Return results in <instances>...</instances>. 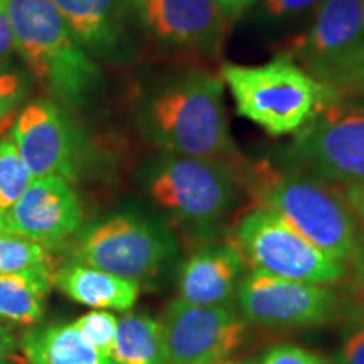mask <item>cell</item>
<instances>
[{
    "mask_svg": "<svg viewBox=\"0 0 364 364\" xmlns=\"http://www.w3.org/2000/svg\"><path fill=\"white\" fill-rule=\"evenodd\" d=\"M142 120L166 154L225 164L238 176L245 161L231 135L220 75L198 68L177 73L147 98Z\"/></svg>",
    "mask_w": 364,
    "mask_h": 364,
    "instance_id": "cell-1",
    "label": "cell"
},
{
    "mask_svg": "<svg viewBox=\"0 0 364 364\" xmlns=\"http://www.w3.org/2000/svg\"><path fill=\"white\" fill-rule=\"evenodd\" d=\"M258 204L270 208L318 250L353 265L361 245L356 223L334 184L268 162H243L238 172Z\"/></svg>",
    "mask_w": 364,
    "mask_h": 364,
    "instance_id": "cell-2",
    "label": "cell"
},
{
    "mask_svg": "<svg viewBox=\"0 0 364 364\" xmlns=\"http://www.w3.org/2000/svg\"><path fill=\"white\" fill-rule=\"evenodd\" d=\"M220 76L236 112L273 136L294 135L338 95L295 59L280 54L257 66L223 63Z\"/></svg>",
    "mask_w": 364,
    "mask_h": 364,
    "instance_id": "cell-3",
    "label": "cell"
},
{
    "mask_svg": "<svg viewBox=\"0 0 364 364\" xmlns=\"http://www.w3.org/2000/svg\"><path fill=\"white\" fill-rule=\"evenodd\" d=\"M14 46L34 76L63 102L80 103L100 71L51 0H7Z\"/></svg>",
    "mask_w": 364,
    "mask_h": 364,
    "instance_id": "cell-4",
    "label": "cell"
},
{
    "mask_svg": "<svg viewBox=\"0 0 364 364\" xmlns=\"http://www.w3.org/2000/svg\"><path fill=\"white\" fill-rule=\"evenodd\" d=\"M236 172L225 164L164 152L147 172L154 204L181 225L208 230L231 213L240 198Z\"/></svg>",
    "mask_w": 364,
    "mask_h": 364,
    "instance_id": "cell-5",
    "label": "cell"
},
{
    "mask_svg": "<svg viewBox=\"0 0 364 364\" xmlns=\"http://www.w3.org/2000/svg\"><path fill=\"white\" fill-rule=\"evenodd\" d=\"M280 166L334 186L364 182V103L321 108L282 149Z\"/></svg>",
    "mask_w": 364,
    "mask_h": 364,
    "instance_id": "cell-6",
    "label": "cell"
},
{
    "mask_svg": "<svg viewBox=\"0 0 364 364\" xmlns=\"http://www.w3.org/2000/svg\"><path fill=\"white\" fill-rule=\"evenodd\" d=\"M235 243L250 270L307 282L334 285L348 273V265L318 250L270 208L258 204L240 218Z\"/></svg>",
    "mask_w": 364,
    "mask_h": 364,
    "instance_id": "cell-7",
    "label": "cell"
},
{
    "mask_svg": "<svg viewBox=\"0 0 364 364\" xmlns=\"http://www.w3.org/2000/svg\"><path fill=\"white\" fill-rule=\"evenodd\" d=\"M73 255L75 262L140 284L169 267L179 255V245L161 223L118 215L86 228Z\"/></svg>",
    "mask_w": 364,
    "mask_h": 364,
    "instance_id": "cell-8",
    "label": "cell"
},
{
    "mask_svg": "<svg viewBox=\"0 0 364 364\" xmlns=\"http://www.w3.org/2000/svg\"><path fill=\"white\" fill-rule=\"evenodd\" d=\"M235 309L253 326L307 329L334 321L341 311V300L331 285L307 284L248 270L238 285Z\"/></svg>",
    "mask_w": 364,
    "mask_h": 364,
    "instance_id": "cell-9",
    "label": "cell"
},
{
    "mask_svg": "<svg viewBox=\"0 0 364 364\" xmlns=\"http://www.w3.org/2000/svg\"><path fill=\"white\" fill-rule=\"evenodd\" d=\"M166 364H211L243 346L250 324L235 307H203L176 299L161 321Z\"/></svg>",
    "mask_w": 364,
    "mask_h": 364,
    "instance_id": "cell-10",
    "label": "cell"
},
{
    "mask_svg": "<svg viewBox=\"0 0 364 364\" xmlns=\"http://www.w3.org/2000/svg\"><path fill=\"white\" fill-rule=\"evenodd\" d=\"M142 29L179 54H216L231 22L216 0H130Z\"/></svg>",
    "mask_w": 364,
    "mask_h": 364,
    "instance_id": "cell-11",
    "label": "cell"
},
{
    "mask_svg": "<svg viewBox=\"0 0 364 364\" xmlns=\"http://www.w3.org/2000/svg\"><path fill=\"white\" fill-rule=\"evenodd\" d=\"M81 221L83 211L70 181L38 177L19 201L0 216V233L22 236L51 248L78 233Z\"/></svg>",
    "mask_w": 364,
    "mask_h": 364,
    "instance_id": "cell-12",
    "label": "cell"
},
{
    "mask_svg": "<svg viewBox=\"0 0 364 364\" xmlns=\"http://www.w3.org/2000/svg\"><path fill=\"white\" fill-rule=\"evenodd\" d=\"M11 135L34 179L75 177V142L65 115L49 102H34L16 117Z\"/></svg>",
    "mask_w": 364,
    "mask_h": 364,
    "instance_id": "cell-13",
    "label": "cell"
},
{
    "mask_svg": "<svg viewBox=\"0 0 364 364\" xmlns=\"http://www.w3.org/2000/svg\"><path fill=\"white\" fill-rule=\"evenodd\" d=\"M247 262L231 241H209L181 263L177 299L203 307H233Z\"/></svg>",
    "mask_w": 364,
    "mask_h": 364,
    "instance_id": "cell-14",
    "label": "cell"
},
{
    "mask_svg": "<svg viewBox=\"0 0 364 364\" xmlns=\"http://www.w3.org/2000/svg\"><path fill=\"white\" fill-rule=\"evenodd\" d=\"M364 41V0H324L302 36L292 39L285 56L312 71Z\"/></svg>",
    "mask_w": 364,
    "mask_h": 364,
    "instance_id": "cell-15",
    "label": "cell"
},
{
    "mask_svg": "<svg viewBox=\"0 0 364 364\" xmlns=\"http://www.w3.org/2000/svg\"><path fill=\"white\" fill-rule=\"evenodd\" d=\"M76 41L95 54H112L127 36L130 0H51Z\"/></svg>",
    "mask_w": 364,
    "mask_h": 364,
    "instance_id": "cell-16",
    "label": "cell"
},
{
    "mask_svg": "<svg viewBox=\"0 0 364 364\" xmlns=\"http://www.w3.org/2000/svg\"><path fill=\"white\" fill-rule=\"evenodd\" d=\"M54 285L71 300L97 311H130L140 292L136 282L80 262L59 268L54 273Z\"/></svg>",
    "mask_w": 364,
    "mask_h": 364,
    "instance_id": "cell-17",
    "label": "cell"
},
{
    "mask_svg": "<svg viewBox=\"0 0 364 364\" xmlns=\"http://www.w3.org/2000/svg\"><path fill=\"white\" fill-rule=\"evenodd\" d=\"M27 364H113L83 338L75 324L29 331L21 343Z\"/></svg>",
    "mask_w": 364,
    "mask_h": 364,
    "instance_id": "cell-18",
    "label": "cell"
},
{
    "mask_svg": "<svg viewBox=\"0 0 364 364\" xmlns=\"http://www.w3.org/2000/svg\"><path fill=\"white\" fill-rule=\"evenodd\" d=\"M54 285L49 265L26 272L0 273V321L34 324L44 314L46 297Z\"/></svg>",
    "mask_w": 364,
    "mask_h": 364,
    "instance_id": "cell-19",
    "label": "cell"
},
{
    "mask_svg": "<svg viewBox=\"0 0 364 364\" xmlns=\"http://www.w3.org/2000/svg\"><path fill=\"white\" fill-rule=\"evenodd\" d=\"M113 364H166V341L161 321L144 314L118 318Z\"/></svg>",
    "mask_w": 364,
    "mask_h": 364,
    "instance_id": "cell-20",
    "label": "cell"
},
{
    "mask_svg": "<svg viewBox=\"0 0 364 364\" xmlns=\"http://www.w3.org/2000/svg\"><path fill=\"white\" fill-rule=\"evenodd\" d=\"M309 73L329 86L339 100L364 103V41Z\"/></svg>",
    "mask_w": 364,
    "mask_h": 364,
    "instance_id": "cell-21",
    "label": "cell"
},
{
    "mask_svg": "<svg viewBox=\"0 0 364 364\" xmlns=\"http://www.w3.org/2000/svg\"><path fill=\"white\" fill-rule=\"evenodd\" d=\"M33 174L14 142L11 132L0 139V216L21 199L33 182Z\"/></svg>",
    "mask_w": 364,
    "mask_h": 364,
    "instance_id": "cell-22",
    "label": "cell"
},
{
    "mask_svg": "<svg viewBox=\"0 0 364 364\" xmlns=\"http://www.w3.org/2000/svg\"><path fill=\"white\" fill-rule=\"evenodd\" d=\"M322 2L324 0H258L253 7L255 26L272 34L285 31L312 19Z\"/></svg>",
    "mask_w": 364,
    "mask_h": 364,
    "instance_id": "cell-23",
    "label": "cell"
},
{
    "mask_svg": "<svg viewBox=\"0 0 364 364\" xmlns=\"http://www.w3.org/2000/svg\"><path fill=\"white\" fill-rule=\"evenodd\" d=\"M49 250L22 236L0 233V273H17L48 265Z\"/></svg>",
    "mask_w": 364,
    "mask_h": 364,
    "instance_id": "cell-24",
    "label": "cell"
},
{
    "mask_svg": "<svg viewBox=\"0 0 364 364\" xmlns=\"http://www.w3.org/2000/svg\"><path fill=\"white\" fill-rule=\"evenodd\" d=\"M78 331L83 334V338L93 344L100 353L107 354L112 358L113 343H115L117 324L118 318L108 311H91L85 316H81L78 321L73 322Z\"/></svg>",
    "mask_w": 364,
    "mask_h": 364,
    "instance_id": "cell-25",
    "label": "cell"
},
{
    "mask_svg": "<svg viewBox=\"0 0 364 364\" xmlns=\"http://www.w3.org/2000/svg\"><path fill=\"white\" fill-rule=\"evenodd\" d=\"M22 97H24V86L19 76L0 71V139L12 129Z\"/></svg>",
    "mask_w": 364,
    "mask_h": 364,
    "instance_id": "cell-26",
    "label": "cell"
},
{
    "mask_svg": "<svg viewBox=\"0 0 364 364\" xmlns=\"http://www.w3.org/2000/svg\"><path fill=\"white\" fill-rule=\"evenodd\" d=\"M255 364H334L322 354L297 344H275L270 346Z\"/></svg>",
    "mask_w": 364,
    "mask_h": 364,
    "instance_id": "cell-27",
    "label": "cell"
},
{
    "mask_svg": "<svg viewBox=\"0 0 364 364\" xmlns=\"http://www.w3.org/2000/svg\"><path fill=\"white\" fill-rule=\"evenodd\" d=\"M336 188H338L341 196H343L344 203L348 204L358 228L361 252H359L358 260L353 263V267H358L364 263V182H351V184L336 186Z\"/></svg>",
    "mask_w": 364,
    "mask_h": 364,
    "instance_id": "cell-28",
    "label": "cell"
},
{
    "mask_svg": "<svg viewBox=\"0 0 364 364\" xmlns=\"http://www.w3.org/2000/svg\"><path fill=\"white\" fill-rule=\"evenodd\" d=\"M334 364H364V322L344 336Z\"/></svg>",
    "mask_w": 364,
    "mask_h": 364,
    "instance_id": "cell-29",
    "label": "cell"
},
{
    "mask_svg": "<svg viewBox=\"0 0 364 364\" xmlns=\"http://www.w3.org/2000/svg\"><path fill=\"white\" fill-rule=\"evenodd\" d=\"M14 49H16V46H14V33L11 17H9L7 0H0V61H4Z\"/></svg>",
    "mask_w": 364,
    "mask_h": 364,
    "instance_id": "cell-30",
    "label": "cell"
},
{
    "mask_svg": "<svg viewBox=\"0 0 364 364\" xmlns=\"http://www.w3.org/2000/svg\"><path fill=\"white\" fill-rule=\"evenodd\" d=\"M216 2L221 7L223 14L228 17V21L233 22L252 11L258 4V0H216Z\"/></svg>",
    "mask_w": 364,
    "mask_h": 364,
    "instance_id": "cell-31",
    "label": "cell"
},
{
    "mask_svg": "<svg viewBox=\"0 0 364 364\" xmlns=\"http://www.w3.org/2000/svg\"><path fill=\"white\" fill-rule=\"evenodd\" d=\"M16 348H17V343L16 339H14L12 332L2 324V321H0V356L14 354V349Z\"/></svg>",
    "mask_w": 364,
    "mask_h": 364,
    "instance_id": "cell-32",
    "label": "cell"
},
{
    "mask_svg": "<svg viewBox=\"0 0 364 364\" xmlns=\"http://www.w3.org/2000/svg\"><path fill=\"white\" fill-rule=\"evenodd\" d=\"M354 270H356L359 273V285H361V321L364 322V263H361V265L354 267Z\"/></svg>",
    "mask_w": 364,
    "mask_h": 364,
    "instance_id": "cell-33",
    "label": "cell"
},
{
    "mask_svg": "<svg viewBox=\"0 0 364 364\" xmlns=\"http://www.w3.org/2000/svg\"><path fill=\"white\" fill-rule=\"evenodd\" d=\"M0 364H21V361L14 354H9V356H0Z\"/></svg>",
    "mask_w": 364,
    "mask_h": 364,
    "instance_id": "cell-34",
    "label": "cell"
},
{
    "mask_svg": "<svg viewBox=\"0 0 364 364\" xmlns=\"http://www.w3.org/2000/svg\"><path fill=\"white\" fill-rule=\"evenodd\" d=\"M211 364H255V361H233V359H223V361H216Z\"/></svg>",
    "mask_w": 364,
    "mask_h": 364,
    "instance_id": "cell-35",
    "label": "cell"
}]
</instances>
